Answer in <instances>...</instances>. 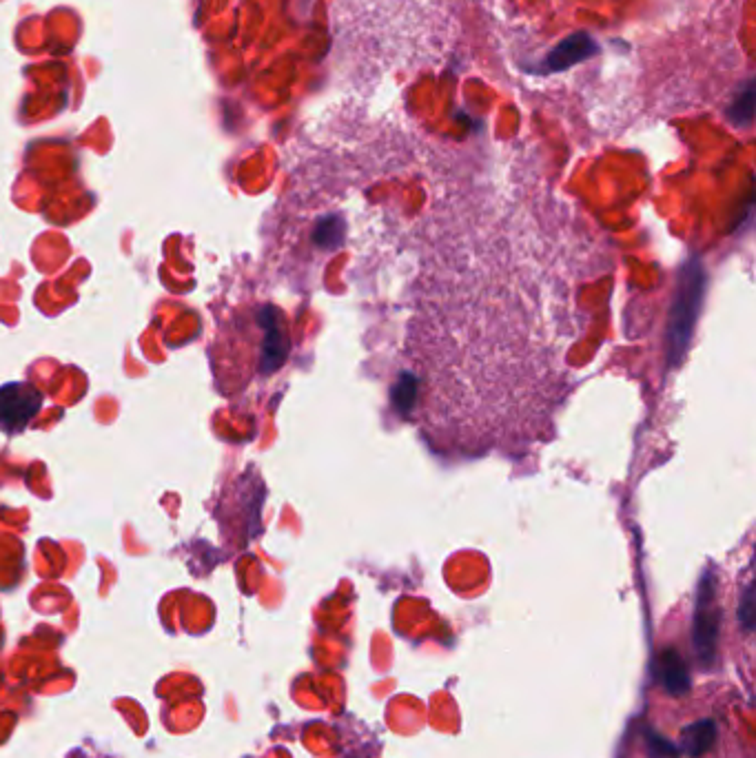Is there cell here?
<instances>
[{
	"label": "cell",
	"mask_w": 756,
	"mask_h": 758,
	"mask_svg": "<svg viewBox=\"0 0 756 758\" xmlns=\"http://www.w3.org/2000/svg\"><path fill=\"white\" fill-rule=\"evenodd\" d=\"M703 291H706V273L699 260H690L683 266L679 278L677 295H674L670 320H668V362L670 366H679L683 355L688 351L692 340L694 324H697L699 309L703 302Z\"/></svg>",
	"instance_id": "1"
},
{
	"label": "cell",
	"mask_w": 756,
	"mask_h": 758,
	"mask_svg": "<svg viewBox=\"0 0 756 758\" xmlns=\"http://www.w3.org/2000/svg\"><path fill=\"white\" fill-rule=\"evenodd\" d=\"M719 630H721V608L717 606V586L714 577L703 575L697 594V610H694V628L692 643L697 650V657L703 665H712L717 659L719 648Z\"/></svg>",
	"instance_id": "2"
},
{
	"label": "cell",
	"mask_w": 756,
	"mask_h": 758,
	"mask_svg": "<svg viewBox=\"0 0 756 758\" xmlns=\"http://www.w3.org/2000/svg\"><path fill=\"white\" fill-rule=\"evenodd\" d=\"M43 406V395L27 382H12L0 386V430L18 435L32 424Z\"/></svg>",
	"instance_id": "3"
},
{
	"label": "cell",
	"mask_w": 756,
	"mask_h": 758,
	"mask_svg": "<svg viewBox=\"0 0 756 758\" xmlns=\"http://www.w3.org/2000/svg\"><path fill=\"white\" fill-rule=\"evenodd\" d=\"M595 54H597L595 40H592L588 34H572L561 40V43L550 51L546 58V67L550 71H561L577 63H584V60L592 58Z\"/></svg>",
	"instance_id": "4"
},
{
	"label": "cell",
	"mask_w": 756,
	"mask_h": 758,
	"mask_svg": "<svg viewBox=\"0 0 756 758\" xmlns=\"http://www.w3.org/2000/svg\"><path fill=\"white\" fill-rule=\"evenodd\" d=\"M657 676H659V683L663 685V690L672 696H683L690 692L692 681H690L688 663L683 661L681 654L674 648L661 652L659 663H657Z\"/></svg>",
	"instance_id": "5"
},
{
	"label": "cell",
	"mask_w": 756,
	"mask_h": 758,
	"mask_svg": "<svg viewBox=\"0 0 756 758\" xmlns=\"http://www.w3.org/2000/svg\"><path fill=\"white\" fill-rule=\"evenodd\" d=\"M714 743H717V723L712 719H701L683 727L679 750L688 758H699L708 754Z\"/></svg>",
	"instance_id": "6"
},
{
	"label": "cell",
	"mask_w": 756,
	"mask_h": 758,
	"mask_svg": "<svg viewBox=\"0 0 756 758\" xmlns=\"http://www.w3.org/2000/svg\"><path fill=\"white\" fill-rule=\"evenodd\" d=\"M754 107H756V89H754V83H748L743 91H739V96L732 100L728 116L734 125L748 127L754 118Z\"/></svg>",
	"instance_id": "7"
},
{
	"label": "cell",
	"mask_w": 756,
	"mask_h": 758,
	"mask_svg": "<svg viewBox=\"0 0 756 758\" xmlns=\"http://www.w3.org/2000/svg\"><path fill=\"white\" fill-rule=\"evenodd\" d=\"M643 743H646V754L650 758H679L681 750L679 745H674L666 736H661L655 730L643 732Z\"/></svg>",
	"instance_id": "8"
},
{
	"label": "cell",
	"mask_w": 756,
	"mask_h": 758,
	"mask_svg": "<svg viewBox=\"0 0 756 758\" xmlns=\"http://www.w3.org/2000/svg\"><path fill=\"white\" fill-rule=\"evenodd\" d=\"M754 619H756V610H754V586L748 583V588L743 590V597L739 603V623L743 626L745 632L754 630Z\"/></svg>",
	"instance_id": "9"
}]
</instances>
